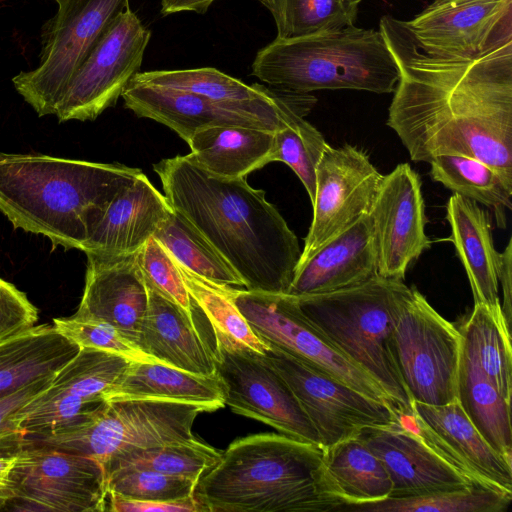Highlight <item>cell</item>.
Masks as SVG:
<instances>
[{
    "instance_id": "cell-1",
    "label": "cell",
    "mask_w": 512,
    "mask_h": 512,
    "mask_svg": "<svg viewBox=\"0 0 512 512\" xmlns=\"http://www.w3.org/2000/svg\"><path fill=\"white\" fill-rule=\"evenodd\" d=\"M379 30L399 70L386 124L411 160L468 156L512 182V41L444 58L423 52L396 18L383 16Z\"/></svg>"
},
{
    "instance_id": "cell-2",
    "label": "cell",
    "mask_w": 512,
    "mask_h": 512,
    "mask_svg": "<svg viewBox=\"0 0 512 512\" xmlns=\"http://www.w3.org/2000/svg\"><path fill=\"white\" fill-rule=\"evenodd\" d=\"M164 196L218 250L251 291L286 293L301 255L295 233L246 177L213 176L185 155L153 166Z\"/></svg>"
},
{
    "instance_id": "cell-3",
    "label": "cell",
    "mask_w": 512,
    "mask_h": 512,
    "mask_svg": "<svg viewBox=\"0 0 512 512\" xmlns=\"http://www.w3.org/2000/svg\"><path fill=\"white\" fill-rule=\"evenodd\" d=\"M193 496L203 512H329L345 505L320 445L272 433L232 442Z\"/></svg>"
},
{
    "instance_id": "cell-4",
    "label": "cell",
    "mask_w": 512,
    "mask_h": 512,
    "mask_svg": "<svg viewBox=\"0 0 512 512\" xmlns=\"http://www.w3.org/2000/svg\"><path fill=\"white\" fill-rule=\"evenodd\" d=\"M140 172L119 163L0 152V211L16 229L83 251L111 200Z\"/></svg>"
},
{
    "instance_id": "cell-5",
    "label": "cell",
    "mask_w": 512,
    "mask_h": 512,
    "mask_svg": "<svg viewBox=\"0 0 512 512\" xmlns=\"http://www.w3.org/2000/svg\"><path fill=\"white\" fill-rule=\"evenodd\" d=\"M252 75L290 93L351 89L384 94L394 92L399 70L380 30L352 25L298 38L276 37L256 54Z\"/></svg>"
},
{
    "instance_id": "cell-6",
    "label": "cell",
    "mask_w": 512,
    "mask_h": 512,
    "mask_svg": "<svg viewBox=\"0 0 512 512\" xmlns=\"http://www.w3.org/2000/svg\"><path fill=\"white\" fill-rule=\"evenodd\" d=\"M410 289L378 275L346 289L294 296L333 345L381 385L399 414H410L413 401L396 363L393 332Z\"/></svg>"
},
{
    "instance_id": "cell-7",
    "label": "cell",
    "mask_w": 512,
    "mask_h": 512,
    "mask_svg": "<svg viewBox=\"0 0 512 512\" xmlns=\"http://www.w3.org/2000/svg\"><path fill=\"white\" fill-rule=\"evenodd\" d=\"M206 408L151 399L103 401L70 423L43 435H26L24 447H45L93 458L105 472L135 453L193 438L192 426Z\"/></svg>"
},
{
    "instance_id": "cell-8",
    "label": "cell",
    "mask_w": 512,
    "mask_h": 512,
    "mask_svg": "<svg viewBox=\"0 0 512 512\" xmlns=\"http://www.w3.org/2000/svg\"><path fill=\"white\" fill-rule=\"evenodd\" d=\"M55 15L41 28L39 65L12 78L16 91L40 116L56 106L84 60L129 0H57Z\"/></svg>"
},
{
    "instance_id": "cell-9",
    "label": "cell",
    "mask_w": 512,
    "mask_h": 512,
    "mask_svg": "<svg viewBox=\"0 0 512 512\" xmlns=\"http://www.w3.org/2000/svg\"><path fill=\"white\" fill-rule=\"evenodd\" d=\"M393 349L412 401L445 405L457 400L462 335L415 287L395 325Z\"/></svg>"
},
{
    "instance_id": "cell-10",
    "label": "cell",
    "mask_w": 512,
    "mask_h": 512,
    "mask_svg": "<svg viewBox=\"0 0 512 512\" xmlns=\"http://www.w3.org/2000/svg\"><path fill=\"white\" fill-rule=\"evenodd\" d=\"M126 108L138 117L161 123L186 143L210 127L244 126L275 133L312 109L316 99L288 92L274 104L219 102L198 94L130 80L122 92Z\"/></svg>"
},
{
    "instance_id": "cell-11",
    "label": "cell",
    "mask_w": 512,
    "mask_h": 512,
    "mask_svg": "<svg viewBox=\"0 0 512 512\" xmlns=\"http://www.w3.org/2000/svg\"><path fill=\"white\" fill-rule=\"evenodd\" d=\"M230 291L253 332L268 346L273 345L321 369L395 410L381 385L333 345L302 312L294 296L234 287Z\"/></svg>"
},
{
    "instance_id": "cell-12",
    "label": "cell",
    "mask_w": 512,
    "mask_h": 512,
    "mask_svg": "<svg viewBox=\"0 0 512 512\" xmlns=\"http://www.w3.org/2000/svg\"><path fill=\"white\" fill-rule=\"evenodd\" d=\"M150 37L130 7L119 14L69 81L56 106L58 120H94L113 107L139 72Z\"/></svg>"
},
{
    "instance_id": "cell-13",
    "label": "cell",
    "mask_w": 512,
    "mask_h": 512,
    "mask_svg": "<svg viewBox=\"0 0 512 512\" xmlns=\"http://www.w3.org/2000/svg\"><path fill=\"white\" fill-rule=\"evenodd\" d=\"M267 360L287 382L327 449L364 428L398 419L388 403L373 399L321 369L269 345Z\"/></svg>"
},
{
    "instance_id": "cell-14",
    "label": "cell",
    "mask_w": 512,
    "mask_h": 512,
    "mask_svg": "<svg viewBox=\"0 0 512 512\" xmlns=\"http://www.w3.org/2000/svg\"><path fill=\"white\" fill-rule=\"evenodd\" d=\"M13 478L14 510L107 511L106 473L93 458L26 446L18 454Z\"/></svg>"
},
{
    "instance_id": "cell-15",
    "label": "cell",
    "mask_w": 512,
    "mask_h": 512,
    "mask_svg": "<svg viewBox=\"0 0 512 512\" xmlns=\"http://www.w3.org/2000/svg\"><path fill=\"white\" fill-rule=\"evenodd\" d=\"M213 350L225 405L234 413L261 421L288 437L320 445L293 391L265 354L220 343Z\"/></svg>"
},
{
    "instance_id": "cell-16",
    "label": "cell",
    "mask_w": 512,
    "mask_h": 512,
    "mask_svg": "<svg viewBox=\"0 0 512 512\" xmlns=\"http://www.w3.org/2000/svg\"><path fill=\"white\" fill-rule=\"evenodd\" d=\"M382 178L363 150L327 147L316 169L313 216L298 264L369 213Z\"/></svg>"
},
{
    "instance_id": "cell-17",
    "label": "cell",
    "mask_w": 512,
    "mask_h": 512,
    "mask_svg": "<svg viewBox=\"0 0 512 512\" xmlns=\"http://www.w3.org/2000/svg\"><path fill=\"white\" fill-rule=\"evenodd\" d=\"M400 23L426 54L471 58L512 41V0H435Z\"/></svg>"
},
{
    "instance_id": "cell-18",
    "label": "cell",
    "mask_w": 512,
    "mask_h": 512,
    "mask_svg": "<svg viewBox=\"0 0 512 512\" xmlns=\"http://www.w3.org/2000/svg\"><path fill=\"white\" fill-rule=\"evenodd\" d=\"M421 187L418 173L408 163L383 175L368 213L379 276L403 280L410 265L431 247Z\"/></svg>"
},
{
    "instance_id": "cell-19",
    "label": "cell",
    "mask_w": 512,
    "mask_h": 512,
    "mask_svg": "<svg viewBox=\"0 0 512 512\" xmlns=\"http://www.w3.org/2000/svg\"><path fill=\"white\" fill-rule=\"evenodd\" d=\"M406 420L451 467L477 486L512 493V461L493 449L458 400L445 405L413 401Z\"/></svg>"
},
{
    "instance_id": "cell-20",
    "label": "cell",
    "mask_w": 512,
    "mask_h": 512,
    "mask_svg": "<svg viewBox=\"0 0 512 512\" xmlns=\"http://www.w3.org/2000/svg\"><path fill=\"white\" fill-rule=\"evenodd\" d=\"M358 437L382 461L392 482L389 498H412L474 485L433 451L404 414L385 426L364 428Z\"/></svg>"
},
{
    "instance_id": "cell-21",
    "label": "cell",
    "mask_w": 512,
    "mask_h": 512,
    "mask_svg": "<svg viewBox=\"0 0 512 512\" xmlns=\"http://www.w3.org/2000/svg\"><path fill=\"white\" fill-rule=\"evenodd\" d=\"M85 254V286L73 316L111 324L138 346L149 299L138 251L129 254Z\"/></svg>"
},
{
    "instance_id": "cell-22",
    "label": "cell",
    "mask_w": 512,
    "mask_h": 512,
    "mask_svg": "<svg viewBox=\"0 0 512 512\" xmlns=\"http://www.w3.org/2000/svg\"><path fill=\"white\" fill-rule=\"evenodd\" d=\"M378 276V259L369 214L297 265L287 294L329 293Z\"/></svg>"
},
{
    "instance_id": "cell-23",
    "label": "cell",
    "mask_w": 512,
    "mask_h": 512,
    "mask_svg": "<svg viewBox=\"0 0 512 512\" xmlns=\"http://www.w3.org/2000/svg\"><path fill=\"white\" fill-rule=\"evenodd\" d=\"M172 210L166 197L141 171L111 200L83 252H137L154 236Z\"/></svg>"
},
{
    "instance_id": "cell-24",
    "label": "cell",
    "mask_w": 512,
    "mask_h": 512,
    "mask_svg": "<svg viewBox=\"0 0 512 512\" xmlns=\"http://www.w3.org/2000/svg\"><path fill=\"white\" fill-rule=\"evenodd\" d=\"M147 287L148 307L138 347L159 363L197 375H215L214 350L197 330L193 313Z\"/></svg>"
},
{
    "instance_id": "cell-25",
    "label": "cell",
    "mask_w": 512,
    "mask_h": 512,
    "mask_svg": "<svg viewBox=\"0 0 512 512\" xmlns=\"http://www.w3.org/2000/svg\"><path fill=\"white\" fill-rule=\"evenodd\" d=\"M446 220L451 228L449 240L466 271L474 304L501 308L499 252L494 247L489 214L477 202L454 193L446 205Z\"/></svg>"
},
{
    "instance_id": "cell-26",
    "label": "cell",
    "mask_w": 512,
    "mask_h": 512,
    "mask_svg": "<svg viewBox=\"0 0 512 512\" xmlns=\"http://www.w3.org/2000/svg\"><path fill=\"white\" fill-rule=\"evenodd\" d=\"M80 347L53 325H35L0 341V399L57 374Z\"/></svg>"
},
{
    "instance_id": "cell-27",
    "label": "cell",
    "mask_w": 512,
    "mask_h": 512,
    "mask_svg": "<svg viewBox=\"0 0 512 512\" xmlns=\"http://www.w3.org/2000/svg\"><path fill=\"white\" fill-rule=\"evenodd\" d=\"M114 399L192 403L205 407L207 412L225 406L224 387L217 374L197 375L150 361H131L106 400Z\"/></svg>"
},
{
    "instance_id": "cell-28",
    "label": "cell",
    "mask_w": 512,
    "mask_h": 512,
    "mask_svg": "<svg viewBox=\"0 0 512 512\" xmlns=\"http://www.w3.org/2000/svg\"><path fill=\"white\" fill-rule=\"evenodd\" d=\"M274 133L244 126H216L195 133L185 155L207 173L225 179L246 177L269 164Z\"/></svg>"
},
{
    "instance_id": "cell-29",
    "label": "cell",
    "mask_w": 512,
    "mask_h": 512,
    "mask_svg": "<svg viewBox=\"0 0 512 512\" xmlns=\"http://www.w3.org/2000/svg\"><path fill=\"white\" fill-rule=\"evenodd\" d=\"M457 400L490 446L512 461L511 404L499 393L463 345Z\"/></svg>"
},
{
    "instance_id": "cell-30",
    "label": "cell",
    "mask_w": 512,
    "mask_h": 512,
    "mask_svg": "<svg viewBox=\"0 0 512 512\" xmlns=\"http://www.w3.org/2000/svg\"><path fill=\"white\" fill-rule=\"evenodd\" d=\"M323 450L327 471L345 503L343 507L391 496L392 482L386 468L358 435Z\"/></svg>"
},
{
    "instance_id": "cell-31",
    "label": "cell",
    "mask_w": 512,
    "mask_h": 512,
    "mask_svg": "<svg viewBox=\"0 0 512 512\" xmlns=\"http://www.w3.org/2000/svg\"><path fill=\"white\" fill-rule=\"evenodd\" d=\"M459 331L463 347L473 355L487 378L511 404V328L506 323L502 309H493L482 303L474 304L471 315Z\"/></svg>"
},
{
    "instance_id": "cell-32",
    "label": "cell",
    "mask_w": 512,
    "mask_h": 512,
    "mask_svg": "<svg viewBox=\"0 0 512 512\" xmlns=\"http://www.w3.org/2000/svg\"><path fill=\"white\" fill-rule=\"evenodd\" d=\"M132 80L237 104H274L288 93L280 90L276 93L257 83L247 85L211 67L138 72Z\"/></svg>"
},
{
    "instance_id": "cell-33",
    "label": "cell",
    "mask_w": 512,
    "mask_h": 512,
    "mask_svg": "<svg viewBox=\"0 0 512 512\" xmlns=\"http://www.w3.org/2000/svg\"><path fill=\"white\" fill-rule=\"evenodd\" d=\"M178 266L191 299L212 327L215 343L266 354L269 346L253 332L239 311L231 295V286L210 281L179 263Z\"/></svg>"
},
{
    "instance_id": "cell-34",
    "label": "cell",
    "mask_w": 512,
    "mask_h": 512,
    "mask_svg": "<svg viewBox=\"0 0 512 512\" xmlns=\"http://www.w3.org/2000/svg\"><path fill=\"white\" fill-rule=\"evenodd\" d=\"M182 266L215 283L244 287L232 266L181 213L172 210L154 236Z\"/></svg>"
},
{
    "instance_id": "cell-35",
    "label": "cell",
    "mask_w": 512,
    "mask_h": 512,
    "mask_svg": "<svg viewBox=\"0 0 512 512\" xmlns=\"http://www.w3.org/2000/svg\"><path fill=\"white\" fill-rule=\"evenodd\" d=\"M131 360L103 350L82 347L53 377L50 388L87 406L105 401Z\"/></svg>"
},
{
    "instance_id": "cell-36",
    "label": "cell",
    "mask_w": 512,
    "mask_h": 512,
    "mask_svg": "<svg viewBox=\"0 0 512 512\" xmlns=\"http://www.w3.org/2000/svg\"><path fill=\"white\" fill-rule=\"evenodd\" d=\"M430 175L453 193L495 210L511 209L512 182L486 163L463 155H439Z\"/></svg>"
},
{
    "instance_id": "cell-37",
    "label": "cell",
    "mask_w": 512,
    "mask_h": 512,
    "mask_svg": "<svg viewBox=\"0 0 512 512\" xmlns=\"http://www.w3.org/2000/svg\"><path fill=\"white\" fill-rule=\"evenodd\" d=\"M512 493L472 485L462 489L439 491L420 497L387 498L378 502L347 505L348 512H502Z\"/></svg>"
},
{
    "instance_id": "cell-38",
    "label": "cell",
    "mask_w": 512,
    "mask_h": 512,
    "mask_svg": "<svg viewBox=\"0 0 512 512\" xmlns=\"http://www.w3.org/2000/svg\"><path fill=\"white\" fill-rule=\"evenodd\" d=\"M361 0H274L277 38L304 37L354 25Z\"/></svg>"
},
{
    "instance_id": "cell-39",
    "label": "cell",
    "mask_w": 512,
    "mask_h": 512,
    "mask_svg": "<svg viewBox=\"0 0 512 512\" xmlns=\"http://www.w3.org/2000/svg\"><path fill=\"white\" fill-rule=\"evenodd\" d=\"M221 454L222 452L193 437L130 455L111 466L105 473L107 477L117 470L143 468L185 477L197 483L220 461Z\"/></svg>"
},
{
    "instance_id": "cell-40",
    "label": "cell",
    "mask_w": 512,
    "mask_h": 512,
    "mask_svg": "<svg viewBox=\"0 0 512 512\" xmlns=\"http://www.w3.org/2000/svg\"><path fill=\"white\" fill-rule=\"evenodd\" d=\"M328 146L321 132L301 117L274 133L269 163L280 161L288 165L304 185L312 203L317 165Z\"/></svg>"
},
{
    "instance_id": "cell-41",
    "label": "cell",
    "mask_w": 512,
    "mask_h": 512,
    "mask_svg": "<svg viewBox=\"0 0 512 512\" xmlns=\"http://www.w3.org/2000/svg\"><path fill=\"white\" fill-rule=\"evenodd\" d=\"M196 482L151 469L128 468L107 476L108 492L144 501H169L193 496Z\"/></svg>"
},
{
    "instance_id": "cell-42",
    "label": "cell",
    "mask_w": 512,
    "mask_h": 512,
    "mask_svg": "<svg viewBox=\"0 0 512 512\" xmlns=\"http://www.w3.org/2000/svg\"><path fill=\"white\" fill-rule=\"evenodd\" d=\"M53 326L80 348L103 350L123 356L131 361L157 362L117 328L106 322L80 319L72 315L53 319Z\"/></svg>"
},
{
    "instance_id": "cell-43",
    "label": "cell",
    "mask_w": 512,
    "mask_h": 512,
    "mask_svg": "<svg viewBox=\"0 0 512 512\" xmlns=\"http://www.w3.org/2000/svg\"><path fill=\"white\" fill-rule=\"evenodd\" d=\"M138 261L148 285L193 313V302L177 261L153 236L138 250Z\"/></svg>"
},
{
    "instance_id": "cell-44",
    "label": "cell",
    "mask_w": 512,
    "mask_h": 512,
    "mask_svg": "<svg viewBox=\"0 0 512 512\" xmlns=\"http://www.w3.org/2000/svg\"><path fill=\"white\" fill-rule=\"evenodd\" d=\"M53 377L39 379L0 399V456L17 455L24 449L26 433L21 426L19 411L44 391Z\"/></svg>"
},
{
    "instance_id": "cell-45",
    "label": "cell",
    "mask_w": 512,
    "mask_h": 512,
    "mask_svg": "<svg viewBox=\"0 0 512 512\" xmlns=\"http://www.w3.org/2000/svg\"><path fill=\"white\" fill-rule=\"evenodd\" d=\"M37 308L25 293L0 278V341L35 326Z\"/></svg>"
},
{
    "instance_id": "cell-46",
    "label": "cell",
    "mask_w": 512,
    "mask_h": 512,
    "mask_svg": "<svg viewBox=\"0 0 512 512\" xmlns=\"http://www.w3.org/2000/svg\"><path fill=\"white\" fill-rule=\"evenodd\" d=\"M107 511L112 512H203L202 506L194 498L169 501H144L124 498L108 492Z\"/></svg>"
},
{
    "instance_id": "cell-47",
    "label": "cell",
    "mask_w": 512,
    "mask_h": 512,
    "mask_svg": "<svg viewBox=\"0 0 512 512\" xmlns=\"http://www.w3.org/2000/svg\"><path fill=\"white\" fill-rule=\"evenodd\" d=\"M498 283L503 294L502 312L507 325L511 328L512 320V240L509 239L503 252L498 256Z\"/></svg>"
},
{
    "instance_id": "cell-48",
    "label": "cell",
    "mask_w": 512,
    "mask_h": 512,
    "mask_svg": "<svg viewBox=\"0 0 512 512\" xmlns=\"http://www.w3.org/2000/svg\"><path fill=\"white\" fill-rule=\"evenodd\" d=\"M17 459L18 454L0 456V509H6L16 498L13 470Z\"/></svg>"
},
{
    "instance_id": "cell-49",
    "label": "cell",
    "mask_w": 512,
    "mask_h": 512,
    "mask_svg": "<svg viewBox=\"0 0 512 512\" xmlns=\"http://www.w3.org/2000/svg\"><path fill=\"white\" fill-rule=\"evenodd\" d=\"M214 1L216 0H161L160 12L164 16L183 11H193L203 14ZM257 1L271 11L274 0Z\"/></svg>"
},
{
    "instance_id": "cell-50",
    "label": "cell",
    "mask_w": 512,
    "mask_h": 512,
    "mask_svg": "<svg viewBox=\"0 0 512 512\" xmlns=\"http://www.w3.org/2000/svg\"><path fill=\"white\" fill-rule=\"evenodd\" d=\"M55 1H57V0H55Z\"/></svg>"
}]
</instances>
